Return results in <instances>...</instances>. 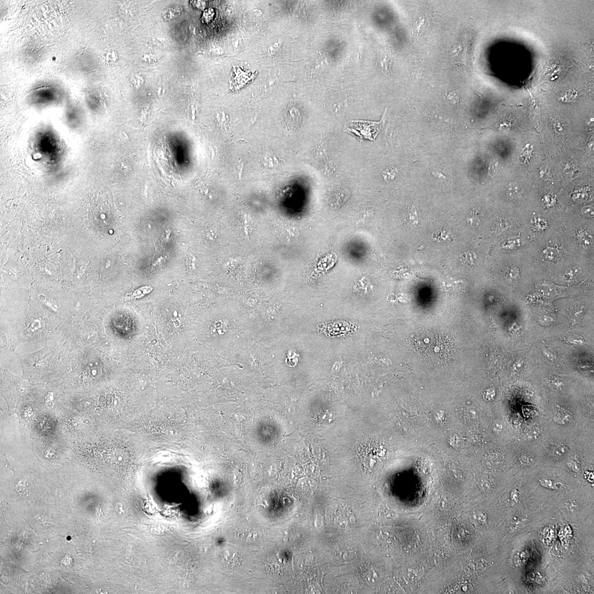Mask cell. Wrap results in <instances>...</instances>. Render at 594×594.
I'll return each mask as SVG.
<instances>
[{
  "label": "cell",
  "instance_id": "6da1fadb",
  "mask_svg": "<svg viewBox=\"0 0 594 594\" xmlns=\"http://www.w3.org/2000/svg\"><path fill=\"white\" fill-rule=\"evenodd\" d=\"M580 429H564L547 422L544 438L538 446L540 463L563 464L576 444Z\"/></svg>",
  "mask_w": 594,
  "mask_h": 594
},
{
  "label": "cell",
  "instance_id": "7a4b0ae2",
  "mask_svg": "<svg viewBox=\"0 0 594 594\" xmlns=\"http://www.w3.org/2000/svg\"><path fill=\"white\" fill-rule=\"evenodd\" d=\"M506 448L511 465L528 469L540 463L538 448L531 443L517 440L507 445Z\"/></svg>",
  "mask_w": 594,
  "mask_h": 594
},
{
  "label": "cell",
  "instance_id": "3957f363",
  "mask_svg": "<svg viewBox=\"0 0 594 594\" xmlns=\"http://www.w3.org/2000/svg\"><path fill=\"white\" fill-rule=\"evenodd\" d=\"M65 93L64 86L59 82L45 80L37 82L29 91L28 99L35 103L52 102L63 97Z\"/></svg>",
  "mask_w": 594,
  "mask_h": 594
},
{
  "label": "cell",
  "instance_id": "277c9868",
  "mask_svg": "<svg viewBox=\"0 0 594 594\" xmlns=\"http://www.w3.org/2000/svg\"><path fill=\"white\" fill-rule=\"evenodd\" d=\"M384 123V118L378 122H356L350 130L360 139L373 140L380 132Z\"/></svg>",
  "mask_w": 594,
  "mask_h": 594
},
{
  "label": "cell",
  "instance_id": "5b68a950",
  "mask_svg": "<svg viewBox=\"0 0 594 594\" xmlns=\"http://www.w3.org/2000/svg\"><path fill=\"white\" fill-rule=\"evenodd\" d=\"M538 483L543 487L554 491H563L568 488L565 483L550 477H541L538 479Z\"/></svg>",
  "mask_w": 594,
  "mask_h": 594
},
{
  "label": "cell",
  "instance_id": "8992f818",
  "mask_svg": "<svg viewBox=\"0 0 594 594\" xmlns=\"http://www.w3.org/2000/svg\"><path fill=\"white\" fill-rule=\"evenodd\" d=\"M550 383L552 388L556 390L562 391L565 388L564 382L559 378L551 379Z\"/></svg>",
  "mask_w": 594,
  "mask_h": 594
},
{
  "label": "cell",
  "instance_id": "52a82bcc",
  "mask_svg": "<svg viewBox=\"0 0 594 594\" xmlns=\"http://www.w3.org/2000/svg\"><path fill=\"white\" fill-rule=\"evenodd\" d=\"M520 496V490L519 487H515L511 491L510 499L513 503H517Z\"/></svg>",
  "mask_w": 594,
  "mask_h": 594
},
{
  "label": "cell",
  "instance_id": "ba28073f",
  "mask_svg": "<svg viewBox=\"0 0 594 594\" xmlns=\"http://www.w3.org/2000/svg\"><path fill=\"white\" fill-rule=\"evenodd\" d=\"M45 403L49 408H52L54 404V396L53 393L50 392L46 396Z\"/></svg>",
  "mask_w": 594,
  "mask_h": 594
},
{
  "label": "cell",
  "instance_id": "9c48e42d",
  "mask_svg": "<svg viewBox=\"0 0 594 594\" xmlns=\"http://www.w3.org/2000/svg\"><path fill=\"white\" fill-rule=\"evenodd\" d=\"M550 352H551L550 351L546 350V351H544V353H543V354H544V355L546 356V357H547L549 359H553L555 357V356L554 355V354H551Z\"/></svg>",
  "mask_w": 594,
  "mask_h": 594
}]
</instances>
